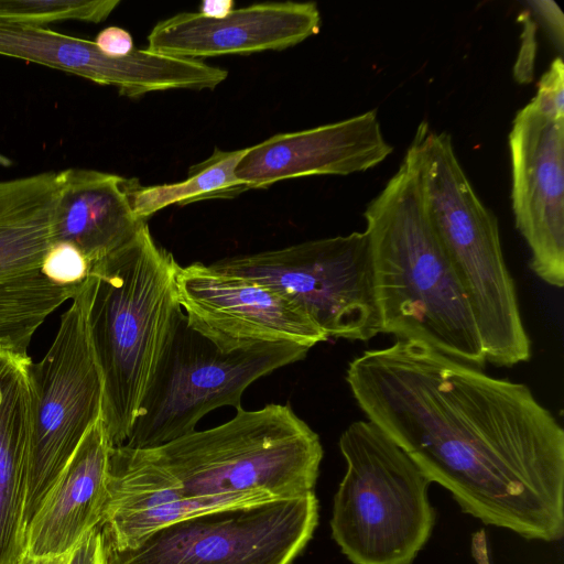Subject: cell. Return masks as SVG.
<instances>
[{"label": "cell", "mask_w": 564, "mask_h": 564, "mask_svg": "<svg viewBox=\"0 0 564 564\" xmlns=\"http://www.w3.org/2000/svg\"><path fill=\"white\" fill-rule=\"evenodd\" d=\"M346 381L367 419L462 510L532 540L564 533V431L531 389L425 343L352 359Z\"/></svg>", "instance_id": "cell-1"}, {"label": "cell", "mask_w": 564, "mask_h": 564, "mask_svg": "<svg viewBox=\"0 0 564 564\" xmlns=\"http://www.w3.org/2000/svg\"><path fill=\"white\" fill-rule=\"evenodd\" d=\"M364 216L381 333L425 343L481 369L486 359L476 319L427 214L411 147Z\"/></svg>", "instance_id": "cell-2"}, {"label": "cell", "mask_w": 564, "mask_h": 564, "mask_svg": "<svg viewBox=\"0 0 564 564\" xmlns=\"http://www.w3.org/2000/svg\"><path fill=\"white\" fill-rule=\"evenodd\" d=\"M178 263L145 224L137 237L89 267V323L102 378L101 420L112 446L128 440L181 310Z\"/></svg>", "instance_id": "cell-3"}, {"label": "cell", "mask_w": 564, "mask_h": 564, "mask_svg": "<svg viewBox=\"0 0 564 564\" xmlns=\"http://www.w3.org/2000/svg\"><path fill=\"white\" fill-rule=\"evenodd\" d=\"M414 150L432 225L470 303L486 361L512 367L531 358L498 221L464 172L452 137L420 123Z\"/></svg>", "instance_id": "cell-4"}, {"label": "cell", "mask_w": 564, "mask_h": 564, "mask_svg": "<svg viewBox=\"0 0 564 564\" xmlns=\"http://www.w3.org/2000/svg\"><path fill=\"white\" fill-rule=\"evenodd\" d=\"M135 449L184 496L262 490L278 499L301 497L314 492L323 458L319 436L290 404L276 403L240 408L218 426Z\"/></svg>", "instance_id": "cell-5"}, {"label": "cell", "mask_w": 564, "mask_h": 564, "mask_svg": "<svg viewBox=\"0 0 564 564\" xmlns=\"http://www.w3.org/2000/svg\"><path fill=\"white\" fill-rule=\"evenodd\" d=\"M345 475L334 496L332 536L354 564H412L431 536V481L373 422L339 438Z\"/></svg>", "instance_id": "cell-6"}, {"label": "cell", "mask_w": 564, "mask_h": 564, "mask_svg": "<svg viewBox=\"0 0 564 564\" xmlns=\"http://www.w3.org/2000/svg\"><path fill=\"white\" fill-rule=\"evenodd\" d=\"M308 350L280 341L225 351L192 328L181 308L122 445L154 447L195 431L198 421L213 410L240 409L251 383L304 359Z\"/></svg>", "instance_id": "cell-7"}, {"label": "cell", "mask_w": 564, "mask_h": 564, "mask_svg": "<svg viewBox=\"0 0 564 564\" xmlns=\"http://www.w3.org/2000/svg\"><path fill=\"white\" fill-rule=\"evenodd\" d=\"M94 286L95 278L88 273L63 313L50 348L30 365L26 527L87 431L101 417L102 378L89 323Z\"/></svg>", "instance_id": "cell-8"}, {"label": "cell", "mask_w": 564, "mask_h": 564, "mask_svg": "<svg viewBox=\"0 0 564 564\" xmlns=\"http://www.w3.org/2000/svg\"><path fill=\"white\" fill-rule=\"evenodd\" d=\"M212 265L281 292L304 308L328 338L367 341L381 333L365 231L229 257Z\"/></svg>", "instance_id": "cell-9"}, {"label": "cell", "mask_w": 564, "mask_h": 564, "mask_svg": "<svg viewBox=\"0 0 564 564\" xmlns=\"http://www.w3.org/2000/svg\"><path fill=\"white\" fill-rule=\"evenodd\" d=\"M318 522L314 492L228 508L163 527L107 564H292Z\"/></svg>", "instance_id": "cell-10"}, {"label": "cell", "mask_w": 564, "mask_h": 564, "mask_svg": "<svg viewBox=\"0 0 564 564\" xmlns=\"http://www.w3.org/2000/svg\"><path fill=\"white\" fill-rule=\"evenodd\" d=\"M512 209L545 283L564 284V65L556 57L509 133Z\"/></svg>", "instance_id": "cell-11"}, {"label": "cell", "mask_w": 564, "mask_h": 564, "mask_svg": "<svg viewBox=\"0 0 564 564\" xmlns=\"http://www.w3.org/2000/svg\"><path fill=\"white\" fill-rule=\"evenodd\" d=\"M57 197V172L0 182V348L28 355L37 329L83 282L59 284L43 271Z\"/></svg>", "instance_id": "cell-12"}, {"label": "cell", "mask_w": 564, "mask_h": 564, "mask_svg": "<svg viewBox=\"0 0 564 564\" xmlns=\"http://www.w3.org/2000/svg\"><path fill=\"white\" fill-rule=\"evenodd\" d=\"M176 290L189 326L225 351L280 341L310 349L328 339L293 300L212 264L178 265Z\"/></svg>", "instance_id": "cell-13"}, {"label": "cell", "mask_w": 564, "mask_h": 564, "mask_svg": "<svg viewBox=\"0 0 564 564\" xmlns=\"http://www.w3.org/2000/svg\"><path fill=\"white\" fill-rule=\"evenodd\" d=\"M376 110L334 123L275 134L248 148L235 174L248 189L311 175L367 171L392 152Z\"/></svg>", "instance_id": "cell-14"}, {"label": "cell", "mask_w": 564, "mask_h": 564, "mask_svg": "<svg viewBox=\"0 0 564 564\" xmlns=\"http://www.w3.org/2000/svg\"><path fill=\"white\" fill-rule=\"evenodd\" d=\"M321 14L314 2H270L234 9L216 19L182 12L158 22L148 50L198 59L230 54L280 51L315 35Z\"/></svg>", "instance_id": "cell-15"}, {"label": "cell", "mask_w": 564, "mask_h": 564, "mask_svg": "<svg viewBox=\"0 0 564 564\" xmlns=\"http://www.w3.org/2000/svg\"><path fill=\"white\" fill-rule=\"evenodd\" d=\"M0 55L24 59L117 88L135 98L151 91L184 89L189 67L184 58L134 48L122 57L104 54L94 41L44 26L0 22Z\"/></svg>", "instance_id": "cell-16"}, {"label": "cell", "mask_w": 564, "mask_h": 564, "mask_svg": "<svg viewBox=\"0 0 564 564\" xmlns=\"http://www.w3.org/2000/svg\"><path fill=\"white\" fill-rule=\"evenodd\" d=\"M110 443L101 417L95 422L26 527L30 555L72 552L99 527L108 489Z\"/></svg>", "instance_id": "cell-17"}, {"label": "cell", "mask_w": 564, "mask_h": 564, "mask_svg": "<svg viewBox=\"0 0 564 564\" xmlns=\"http://www.w3.org/2000/svg\"><path fill=\"white\" fill-rule=\"evenodd\" d=\"M53 243L75 247L89 267L132 241L147 224L133 214L129 178L88 169L57 172Z\"/></svg>", "instance_id": "cell-18"}, {"label": "cell", "mask_w": 564, "mask_h": 564, "mask_svg": "<svg viewBox=\"0 0 564 564\" xmlns=\"http://www.w3.org/2000/svg\"><path fill=\"white\" fill-rule=\"evenodd\" d=\"M31 362L29 355L0 348V564H17L26 552Z\"/></svg>", "instance_id": "cell-19"}, {"label": "cell", "mask_w": 564, "mask_h": 564, "mask_svg": "<svg viewBox=\"0 0 564 564\" xmlns=\"http://www.w3.org/2000/svg\"><path fill=\"white\" fill-rule=\"evenodd\" d=\"M248 148L235 151L215 149L213 154L189 167L184 181L161 185H142L129 178V198L133 214L145 220L170 205H185L208 198L234 197L247 186L235 171Z\"/></svg>", "instance_id": "cell-20"}, {"label": "cell", "mask_w": 564, "mask_h": 564, "mask_svg": "<svg viewBox=\"0 0 564 564\" xmlns=\"http://www.w3.org/2000/svg\"><path fill=\"white\" fill-rule=\"evenodd\" d=\"M119 0H0V22L43 26L58 21H105Z\"/></svg>", "instance_id": "cell-21"}, {"label": "cell", "mask_w": 564, "mask_h": 564, "mask_svg": "<svg viewBox=\"0 0 564 564\" xmlns=\"http://www.w3.org/2000/svg\"><path fill=\"white\" fill-rule=\"evenodd\" d=\"M43 271L48 279L59 284H78L88 274V263L73 246L53 243L43 261Z\"/></svg>", "instance_id": "cell-22"}, {"label": "cell", "mask_w": 564, "mask_h": 564, "mask_svg": "<svg viewBox=\"0 0 564 564\" xmlns=\"http://www.w3.org/2000/svg\"><path fill=\"white\" fill-rule=\"evenodd\" d=\"M68 564H107L104 538L99 527L88 532L76 545Z\"/></svg>", "instance_id": "cell-23"}, {"label": "cell", "mask_w": 564, "mask_h": 564, "mask_svg": "<svg viewBox=\"0 0 564 564\" xmlns=\"http://www.w3.org/2000/svg\"><path fill=\"white\" fill-rule=\"evenodd\" d=\"M94 42L104 54L111 57H122L134 50L130 33L119 26L101 30Z\"/></svg>", "instance_id": "cell-24"}, {"label": "cell", "mask_w": 564, "mask_h": 564, "mask_svg": "<svg viewBox=\"0 0 564 564\" xmlns=\"http://www.w3.org/2000/svg\"><path fill=\"white\" fill-rule=\"evenodd\" d=\"M529 4L539 13L554 43L562 50L563 15L557 4L553 1H531Z\"/></svg>", "instance_id": "cell-25"}, {"label": "cell", "mask_w": 564, "mask_h": 564, "mask_svg": "<svg viewBox=\"0 0 564 564\" xmlns=\"http://www.w3.org/2000/svg\"><path fill=\"white\" fill-rule=\"evenodd\" d=\"M235 2L232 0H205L200 6L203 15L209 18H223L234 10Z\"/></svg>", "instance_id": "cell-26"}, {"label": "cell", "mask_w": 564, "mask_h": 564, "mask_svg": "<svg viewBox=\"0 0 564 564\" xmlns=\"http://www.w3.org/2000/svg\"><path fill=\"white\" fill-rule=\"evenodd\" d=\"M471 553L477 564H490L487 538L484 530L473 534Z\"/></svg>", "instance_id": "cell-27"}, {"label": "cell", "mask_w": 564, "mask_h": 564, "mask_svg": "<svg viewBox=\"0 0 564 564\" xmlns=\"http://www.w3.org/2000/svg\"><path fill=\"white\" fill-rule=\"evenodd\" d=\"M72 552L58 555H30L25 553L17 564H68Z\"/></svg>", "instance_id": "cell-28"}, {"label": "cell", "mask_w": 564, "mask_h": 564, "mask_svg": "<svg viewBox=\"0 0 564 564\" xmlns=\"http://www.w3.org/2000/svg\"><path fill=\"white\" fill-rule=\"evenodd\" d=\"M11 164H12V161L8 156L2 155L0 153V165L4 166V167H9Z\"/></svg>", "instance_id": "cell-29"}]
</instances>
